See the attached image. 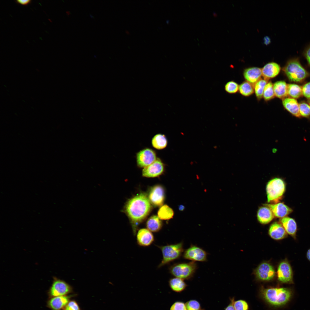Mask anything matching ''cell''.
<instances>
[{
    "label": "cell",
    "mask_w": 310,
    "mask_h": 310,
    "mask_svg": "<svg viewBox=\"0 0 310 310\" xmlns=\"http://www.w3.org/2000/svg\"><path fill=\"white\" fill-rule=\"evenodd\" d=\"M168 284L172 290L178 293L184 290L187 286L184 280L177 277L170 279Z\"/></svg>",
    "instance_id": "cb8c5ba5"
},
{
    "label": "cell",
    "mask_w": 310,
    "mask_h": 310,
    "mask_svg": "<svg viewBox=\"0 0 310 310\" xmlns=\"http://www.w3.org/2000/svg\"><path fill=\"white\" fill-rule=\"evenodd\" d=\"M165 165L160 158L148 166L144 168L142 170L143 177L149 178L157 177L161 175L164 171Z\"/></svg>",
    "instance_id": "30bf717a"
},
{
    "label": "cell",
    "mask_w": 310,
    "mask_h": 310,
    "mask_svg": "<svg viewBox=\"0 0 310 310\" xmlns=\"http://www.w3.org/2000/svg\"><path fill=\"white\" fill-rule=\"evenodd\" d=\"M283 70L288 80L292 82H302L309 76V73L302 66L298 58L289 60Z\"/></svg>",
    "instance_id": "7a4b0ae2"
},
{
    "label": "cell",
    "mask_w": 310,
    "mask_h": 310,
    "mask_svg": "<svg viewBox=\"0 0 310 310\" xmlns=\"http://www.w3.org/2000/svg\"><path fill=\"white\" fill-rule=\"evenodd\" d=\"M264 42L266 45H268L271 42V40L270 37L268 36H265L264 39Z\"/></svg>",
    "instance_id": "60d3db41"
},
{
    "label": "cell",
    "mask_w": 310,
    "mask_h": 310,
    "mask_svg": "<svg viewBox=\"0 0 310 310\" xmlns=\"http://www.w3.org/2000/svg\"><path fill=\"white\" fill-rule=\"evenodd\" d=\"M243 76L247 81L254 85L261 79V69L256 67L247 68L244 71Z\"/></svg>",
    "instance_id": "ac0fdd59"
},
{
    "label": "cell",
    "mask_w": 310,
    "mask_h": 310,
    "mask_svg": "<svg viewBox=\"0 0 310 310\" xmlns=\"http://www.w3.org/2000/svg\"><path fill=\"white\" fill-rule=\"evenodd\" d=\"M235 310H248V305L245 301L239 300L233 303Z\"/></svg>",
    "instance_id": "e575fe53"
},
{
    "label": "cell",
    "mask_w": 310,
    "mask_h": 310,
    "mask_svg": "<svg viewBox=\"0 0 310 310\" xmlns=\"http://www.w3.org/2000/svg\"><path fill=\"white\" fill-rule=\"evenodd\" d=\"M302 88V95L306 98L310 99V82L304 84Z\"/></svg>",
    "instance_id": "74e56055"
},
{
    "label": "cell",
    "mask_w": 310,
    "mask_h": 310,
    "mask_svg": "<svg viewBox=\"0 0 310 310\" xmlns=\"http://www.w3.org/2000/svg\"><path fill=\"white\" fill-rule=\"evenodd\" d=\"M185 304L187 310H204L199 302L196 300H190Z\"/></svg>",
    "instance_id": "836d02e7"
},
{
    "label": "cell",
    "mask_w": 310,
    "mask_h": 310,
    "mask_svg": "<svg viewBox=\"0 0 310 310\" xmlns=\"http://www.w3.org/2000/svg\"><path fill=\"white\" fill-rule=\"evenodd\" d=\"M151 209V203L144 193L135 196L127 202L124 211L130 221L134 235L136 234L138 225L146 218Z\"/></svg>",
    "instance_id": "6da1fadb"
},
{
    "label": "cell",
    "mask_w": 310,
    "mask_h": 310,
    "mask_svg": "<svg viewBox=\"0 0 310 310\" xmlns=\"http://www.w3.org/2000/svg\"><path fill=\"white\" fill-rule=\"evenodd\" d=\"M309 104L310 105V99L309 100Z\"/></svg>",
    "instance_id": "f6af8a7d"
},
{
    "label": "cell",
    "mask_w": 310,
    "mask_h": 310,
    "mask_svg": "<svg viewBox=\"0 0 310 310\" xmlns=\"http://www.w3.org/2000/svg\"><path fill=\"white\" fill-rule=\"evenodd\" d=\"M252 85L247 81L243 82L239 86V92L244 96H250L254 92V86Z\"/></svg>",
    "instance_id": "f546056e"
},
{
    "label": "cell",
    "mask_w": 310,
    "mask_h": 310,
    "mask_svg": "<svg viewBox=\"0 0 310 310\" xmlns=\"http://www.w3.org/2000/svg\"><path fill=\"white\" fill-rule=\"evenodd\" d=\"M233 301L224 310H235L233 304Z\"/></svg>",
    "instance_id": "b9f144b4"
},
{
    "label": "cell",
    "mask_w": 310,
    "mask_h": 310,
    "mask_svg": "<svg viewBox=\"0 0 310 310\" xmlns=\"http://www.w3.org/2000/svg\"><path fill=\"white\" fill-rule=\"evenodd\" d=\"M288 84L284 81H279L273 84L275 96L279 98L284 99L288 95Z\"/></svg>",
    "instance_id": "603a6c76"
},
{
    "label": "cell",
    "mask_w": 310,
    "mask_h": 310,
    "mask_svg": "<svg viewBox=\"0 0 310 310\" xmlns=\"http://www.w3.org/2000/svg\"><path fill=\"white\" fill-rule=\"evenodd\" d=\"M147 229L150 231L156 232L159 231L162 226V223L160 219L157 216L150 217L146 223Z\"/></svg>",
    "instance_id": "484cf974"
},
{
    "label": "cell",
    "mask_w": 310,
    "mask_h": 310,
    "mask_svg": "<svg viewBox=\"0 0 310 310\" xmlns=\"http://www.w3.org/2000/svg\"><path fill=\"white\" fill-rule=\"evenodd\" d=\"M73 291L71 286L64 281L54 277L48 292L49 298L67 295Z\"/></svg>",
    "instance_id": "52a82bcc"
},
{
    "label": "cell",
    "mask_w": 310,
    "mask_h": 310,
    "mask_svg": "<svg viewBox=\"0 0 310 310\" xmlns=\"http://www.w3.org/2000/svg\"><path fill=\"white\" fill-rule=\"evenodd\" d=\"M137 244L140 246L147 247L151 245L154 241V237L147 229L142 228L138 231L136 236Z\"/></svg>",
    "instance_id": "2e32d148"
},
{
    "label": "cell",
    "mask_w": 310,
    "mask_h": 310,
    "mask_svg": "<svg viewBox=\"0 0 310 310\" xmlns=\"http://www.w3.org/2000/svg\"><path fill=\"white\" fill-rule=\"evenodd\" d=\"M303 55L310 66V45L307 47L304 50Z\"/></svg>",
    "instance_id": "f35d334b"
},
{
    "label": "cell",
    "mask_w": 310,
    "mask_h": 310,
    "mask_svg": "<svg viewBox=\"0 0 310 310\" xmlns=\"http://www.w3.org/2000/svg\"><path fill=\"white\" fill-rule=\"evenodd\" d=\"M280 221L286 232L295 238L297 225L295 220L292 218L286 216L280 219Z\"/></svg>",
    "instance_id": "44dd1931"
},
{
    "label": "cell",
    "mask_w": 310,
    "mask_h": 310,
    "mask_svg": "<svg viewBox=\"0 0 310 310\" xmlns=\"http://www.w3.org/2000/svg\"><path fill=\"white\" fill-rule=\"evenodd\" d=\"M64 310H81L78 303L74 300L70 301Z\"/></svg>",
    "instance_id": "d590c367"
},
{
    "label": "cell",
    "mask_w": 310,
    "mask_h": 310,
    "mask_svg": "<svg viewBox=\"0 0 310 310\" xmlns=\"http://www.w3.org/2000/svg\"><path fill=\"white\" fill-rule=\"evenodd\" d=\"M275 96L273 84L271 82H268L265 86L263 97L267 101L273 99Z\"/></svg>",
    "instance_id": "4dcf8cb0"
},
{
    "label": "cell",
    "mask_w": 310,
    "mask_h": 310,
    "mask_svg": "<svg viewBox=\"0 0 310 310\" xmlns=\"http://www.w3.org/2000/svg\"><path fill=\"white\" fill-rule=\"evenodd\" d=\"M274 216L270 209L267 206L259 208L257 213L258 220L261 224H267L271 222Z\"/></svg>",
    "instance_id": "7402d4cb"
},
{
    "label": "cell",
    "mask_w": 310,
    "mask_h": 310,
    "mask_svg": "<svg viewBox=\"0 0 310 310\" xmlns=\"http://www.w3.org/2000/svg\"><path fill=\"white\" fill-rule=\"evenodd\" d=\"M280 69V67L278 63L274 62H269L261 69L262 76L264 79L267 80L277 76Z\"/></svg>",
    "instance_id": "e0dca14e"
},
{
    "label": "cell",
    "mask_w": 310,
    "mask_h": 310,
    "mask_svg": "<svg viewBox=\"0 0 310 310\" xmlns=\"http://www.w3.org/2000/svg\"><path fill=\"white\" fill-rule=\"evenodd\" d=\"M278 279L280 281L285 283H290L292 281V272L291 266L286 261L281 262L277 270Z\"/></svg>",
    "instance_id": "8fae6325"
},
{
    "label": "cell",
    "mask_w": 310,
    "mask_h": 310,
    "mask_svg": "<svg viewBox=\"0 0 310 310\" xmlns=\"http://www.w3.org/2000/svg\"><path fill=\"white\" fill-rule=\"evenodd\" d=\"M299 113L301 117L309 118L310 117V105L303 102L299 104Z\"/></svg>",
    "instance_id": "1f68e13d"
},
{
    "label": "cell",
    "mask_w": 310,
    "mask_h": 310,
    "mask_svg": "<svg viewBox=\"0 0 310 310\" xmlns=\"http://www.w3.org/2000/svg\"><path fill=\"white\" fill-rule=\"evenodd\" d=\"M268 82L267 80L261 79L254 84V91L258 99L259 100L263 97L264 89Z\"/></svg>",
    "instance_id": "f1b7e54d"
},
{
    "label": "cell",
    "mask_w": 310,
    "mask_h": 310,
    "mask_svg": "<svg viewBox=\"0 0 310 310\" xmlns=\"http://www.w3.org/2000/svg\"><path fill=\"white\" fill-rule=\"evenodd\" d=\"M262 293L265 299L271 305L280 306L285 304L289 300L291 293L285 288H271L263 289Z\"/></svg>",
    "instance_id": "3957f363"
},
{
    "label": "cell",
    "mask_w": 310,
    "mask_h": 310,
    "mask_svg": "<svg viewBox=\"0 0 310 310\" xmlns=\"http://www.w3.org/2000/svg\"><path fill=\"white\" fill-rule=\"evenodd\" d=\"M255 274L257 278L263 281H269L274 277L275 272L273 266L269 264L264 262L257 268Z\"/></svg>",
    "instance_id": "7c38bea8"
},
{
    "label": "cell",
    "mask_w": 310,
    "mask_h": 310,
    "mask_svg": "<svg viewBox=\"0 0 310 310\" xmlns=\"http://www.w3.org/2000/svg\"><path fill=\"white\" fill-rule=\"evenodd\" d=\"M239 86L235 82L229 81L225 84L224 86L225 91L228 93L232 94L236 93L239 90Z\"/></svg>",
    "instance_id": "d6a6232c"
},
{
    "label": "cell",
    "mask_w": 310,
    "mask_h": 310,
    "mask_svg": "<svg viewBox=\"0 0 310 310\" xmlns=\"http://www.w3.org/2000/svg\"><path fill=\"white\" fill-rule=\"evenodd\" d=\"M183 257L185 259L193 261L204 262L207 261V254L202 248L192 245L184 251Z\"/></svg>",
    "instance_id": "9c48e42d"
},
{
    "label": "cell",
    "mask_w": 310,
    "mask_h": 310,
    "mask_svg": "<svg viewBox=\"0 0 310 310\" xmlns=\"http://www.w3.org/2000/svg\"><path fill=\"white\" fill-rule=\"evenodd\" d=\"M288 95L294 99L299 98L302 95V87L295 84H288Z\"/></svg>",
    "instance_id": "4316f807"
},
{
    "label": "cell",
    "mask_w": 310,
    "mask_h": 310,
    "mask_svg": "<svg viewBox=\"0 0 310 310\" xmlns=\"http://www.w3.org/2000/svg\"><path fill=\"white\" fill-rule=\"evenodd\" d=\"M285 190V183L281 179L276 178L270 180L266 187L268 202L278 203L282 199Z\"/></svg>",
    "instance_id": "5b68a950"
},
{
    "label": "cell",
    "mask_w": 310,
    "mask_h": 310,
    "mask_svg": "<svg viewBox=\"0 0 310 310\" xmlns=\"http://www.w3.org/2000/svg\"><path fill=\"white\" fill-rule=\"evenodd\" d=\"M70 298L71 296L67 295L50 298L47 301L46 306L51 310L63 309Z\"/></svg>",
    "instance_id": "5bb4252c"
},
{
    "label": "cell",
    "mask_w": 310,
    "mask_h": 310,
    "mask_svg": "<svg viewBox=\"0 0 310 310\" xmlns=\"http://www.w3.org/2000/svg\"><path fill=\"white\" fill-rule=\"evenodd\" d=\"M307 257L308 259L310 261V249L307 251Z\"/></svg>",
    "instance_id": "7bdbcfd3"
},
{
    "label": "cell",
    "mask_w": 310,
    "mask_h": 310,
    "mask_svg": "<svg viewBox=\"0 0 310 310\" xmlns=\"http://www.w3.org/2000/svg\"><path fill=\"white\" fill-rule=\"evenodd\" d=\"M197 268V264L192 261L174 264L171 266L169 269L170 273L176 277L188 280L193 277Z\"/></svg>",
    "instance_id": "8992f818"
},
{
    "label": "cell",
    "mask_w": 310,
    "mask_h": 310,
    "mask_svg": "<svg viewBox=\"0 0 310 310\" xmlns=\"http://www.w3.org/2000/svg\"><path fill=\"white\" fill-rule=\"evenodd\" d=\"M136 158L137 166L143 168L152 164L157 158L155 151L149 148H145L138 152Z\"/></svg>",
    "instance_id": "ba28073f"
},
{
    "label": "cell",
    "mask_w": 310,
    "mask_h": 310,
    "mask_svg": "<svg viewBox=\"0 0 310 310\" xmlns=\"http://www.w3.org/2000/svg\"><path fill=\"white\" fill-rule=\"evenodd\" d=\"M170 310H187L185 304L182 301H177L171 306Z\"/></svg>",
    "instance_id": "8d00e7d4"
},
{
    "label": "cell",
    "mask_w": 310,
    "mask_h": 310,
    "mask_svg": "<svg viewBox=\"0 0 310 310\" xmlns=\"http://www.w3.org/2000/svg\"><path fill=\"white\" fill-rule=\"evenodd\" d=\"M214 15H215V16H217V15H216V13H215L214 12Z\"/></svg>",
    "instance_id": "ee69618b"
},
{
    "label": "cell",
    "mask_w": 310,
    "mask_h": 310,
    "mask_svg": "<svg viewBox=\"0 0 310 310\" xmlns=\"http://www.w3.org/2000/svg\"><path fill=\"white\" fill-rule=\"evenodd\" d=\"M287 232L280 223L275 222L270 226L269 233L270 236L276 240H280L286 237Z\"/></svg>",
    "instance_id": "ffe728a7"
},
{
    "label": "cell",
    "mask_w": 310,
    "mask_h": 310,
    "mask_svg": "<svg viewBox=\"0 0 310 310\" xmlns=\"http://www.w3.org/2000/svg\"><path fill=\"white\" fill-rule=\"evenodd\" d=\"M151 143L155 148L161 150L165 148L167 146V140L165 135L158 133L155 135L152 138Z\"/></svg>",
    "instance_id": "d4e9b609"
},
{
    "label": "cell",
    "mask_w": 310,
    "mask_h": 310,
    "mask_svg": "<svg viewBox=\"0 0 310 310\" xmlns=\"http://www.w3.org/2000/svg\"><path fill=\"white\" fill-rule=\"evenodd\" d=\"M284 107L292 115L298 118L301 117L299 113V104L297 100L290 97H286L282 99Z\"/></svg>",
    "instance_id": "d6986e66"
},
{
    "label": "cell",
    "mask_w": 310,
    "mask_h": 310,
    "mask_svg": "<svg viewBox=\"0 0 310 310\" xmlns=\"http://www.w3.org/2000/svg\"><path fill=\"white\" fill-rule=\"evenodd\" d=\"M157 247L160 249L162 255L161 262L158 266L160 268L180 258L184 251L182 242L173 244Z\"/></svg>",
    "instance_id": "277c9868"
},
{
    "label": "cell",
    "mask_w": 310,
    "mask_h": 310,
    "mask_svg": "<svg viewBox=\"0 0 310 310\" xmlns=\"http://www.w3.org/2000/svg\"><path fill=\"white\" fill-rule=\"evenodd\" d=\"M174 212L172 208L166 205L161 206L159 210L158 216L161 219L167 220L172 218L174 215Z\"/></svg>",
    "instance_id": "83f0119b"
},
{
    "label": "cell",
    "mask_w": 310,
    "mask_h": 310,
    "mask_svg": "<svg viewBox=\"0 0 310 310\" xmlns=\"http://www.w3.org/2000/svg\"><path fill=\"white\" fill-rule=\"evenodd\" d=\"M148 198L150 203L155 206H160L163 204L164 199V192L163 187L157 185L150 190Z\"/></svg>",
    "instance_id": "4fadbf2b"
},
{
    "label": "cell",
    "mask_w": 310,
    "mask_h": 310,
    "mask_svg": "<svg viewBox=\"0 0 310 310\" xmlns=\"http://www.w3.org/2000/svg\"><path fill=\"white\" fill-rule=\"evenodd\" d=\"M269 208L274 216L279 218L286 217L291 213L292 210L282 203L275 204H265L264 205Z\"/></svg>",
    "instance_id": "9a60e30c"
},
{
    "label": "cell",
    "mask_w": 310,
    "mask_h": 310,
    "mask_svg": "<svg viewBox=\"0 0 310 310\" xmlns=\"http://www.w3.org/2000/svg\"><path fill=\"white\" fill-rule=\"evenodd\" d=\"M30 1V0H17L16 1L17 3L23 5H26L29 3Z\"/></svg>",
    "instance_id": "ab89813d"
}]
</instances>
